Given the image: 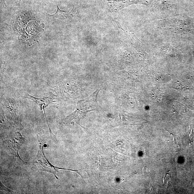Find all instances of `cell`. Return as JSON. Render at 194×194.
Segmentation results:
<instances>
[{
    "label": "cell",
    "mask_w": 194,
    "mask_h": 194,
    "mask_svg": "<svg viewBox=\"0 0 194 194\" xmlns=\"http://www.w3.org/2000/svg\"><path fill=\"white\" fill-rule=\"evenodd\" d=\"M20 2H21V0H20Z\"/></svg>",
    "instance_id": "cell-12"
},
{
    "label": "cell",
    "mask_w": 194,
    "mask_h": 194,
    "mask_svg": "<svg viewBox=\"0 0 194 194\" xmlns=\"http://www.w3.org/2000/svg\"><path fill=\"white\" fill-rule=\"evenodd\" d=\"M26 97L28 99L33 101L38 106L40 107V109L41 110H43V112H44V114L45 116V119L46 122H47L48 126L50 132V134H52V136L54 137L55 136L54 134H53L52 131L51 130L50 128V126L48 122L47 118L45 114V107L48 106L49 104L52 103V102H54L53 99L50 97H35L33 96H32L28 94H26Z\"/></svg>",
    "instance_id": "cell-5"
},
{
    "label": "cell",
    "mask_w": 194,
    "mask_h": 194,
    "mask_svg": "<svg viewBox=\"0 0 194 194\" xmlns=\"http://www.w3.org/2000/svg\"><path fill=\"white\" fill-rule=\"evenodd\" d=\"M25 139L22 137L20 132H17L12 135L9 140L5 141V144L7 148L10 153L21 160H22L19 156L18 150L22 144L24 142Z\"/></svg>",
    "instance_id": "cell-4"
},
{
    "label": "cell",
    "mask_w": 194,
    "mask_h": 194,
    "mask_svg": "<svg viewBox=\"0 0 194 194\" xmlns=\"http://www.w3.org/2000/svg\"><path fill=\"white\" fill-rule=\"evenodd\" d=\"M99 91L98 90L89 97L78 101L76 110L63 121V123L64 124L76 123L83 127L80 124V120L85 118L88 112L95 111L99 108L97 97Z\"/></svg>",
    "instance_id": "cell-1"
},
{
    "label": "cell",
    "mask_w": 194,
    "mask_h": 194,
    "mask_svg": "<svg viewBox=\"0 0 194 194\" xmlns=\"http://www.w3.org/2000/svg\"><path fill=\"white\" fill-rule=\"evenodd\" d=\"M171 176L169 173L165 174L163 178V183L166 185H167L171 180Z\"/></svg>",
    "instance_id": "cell-7"
},
{
    "label": "cell",
    "mask_w": 194,
    "mask_h": 194,
    "mask_svg": "<svg viewBox=\"0 0 194 194\" xmlns=\"http://www.w3.org/2000/svg\"><path fill=\"white\" fill-rule=\"evenodd\" d=\"M57 9L55 13L52 15L48 14L49 16H51L54 18L61 19V20L66 19L69 16H70V12L61 10L59 9L58 6H57Z\"/></svg>",
    "instance_id": "cell-6"
},
{
    "label": "cell",
    "mask_w": 194,
    "mask_h": 194,
    "mask_svg": "<svg viewBox=\"0 0 194 194\" xmlns=\"http://www.w3.org/2000/svg\"><path fill=\"white\" fill-rule=\"evenodd\" d=\"M0 185H1V190H4L6 191L10 192V193H15V192L13 191L10 190V189L8 188L5 186L4 185H3L1 181L0 182Z\"/></svg>",
    "instance_id": "cell-8"
},
{
    "label": "cell",
    "mask_w": 194,
    "mask_h": 194,
    "mask_svg": "<svg viewBox=\"0 0 194 194\" xmlns=\"http://www.w3.org/2000/svg\"><path fill=\"white\" fill-rule=\"evenodd\" d=\"M3 105L6 113L14 122V129L18 131L22 130L24 128L22 124V115L17 102L13 99H4Z\"/></svg>",
    "instance_id": "cell-2"
},
{
    "label": "cell",
    "mask_w": 194,
    "mask_h": 194,
    "mask_svg": "<svg viewBox=\"0 0 194 194\" xmlns=\"http://www.w3.org/2000/svg\"><path fill=\"white\" fill-rule=\"evenodd\" d=\"M38 151L37 159V160L35 162L37 166L38 167L40 170L41 171H47L54 175L56 179H58L56 174L58 172L59 169L68 170V171H74V170L68 169L54 166L53 165L49 162L48 160L45 156L44 150V145L42 142L38 141Z\"/></svg>",
    "instance_id": "cell-3"
},
{
    "label": "cell",
    "mask_w": 194,
    "mask_h": 194,
    "mask_svg": "<svg viewBox=\"0 0 194 194\" xmlns=\"http://www.w3.org/2000/svg\"><path fill=\"white\" fill-rule=\"evenodd\" d=\"M4 2H5V1H4Z\"/></svg>",
    "instance_id": "cell-11"
},
{
    "label": "cell",
    "mask_w": 194,
    "mask_h": 194,
    "mask_svg": "<svg viewBox=\"0 0 194 194\" xmlns=\"http://www.w3.org/2000/svg\"><path fill=\"white\" fill-rule=\"evenodd\" d=\"M144 174H147L149 173V169L148 168L145 167L143 168L142 170Z\"/></svg>",
    "instance_id": "cell-10"
},
{
    "label": "cell",
    "mask_w": 194,
    "mask_h": 194,
    "mask_svg": "<svg viewBox=\"0 0 194 194\" xmlns=\"http://www.w3.org/2000/svg\"><path fill=\"white\" fill-rule=\"evenodd\" d=\"M173 141L176 145L178 146L179 144V137L177 136H174L173 137Z\"/></svg>",
    "instance_id": "cell-9"
}]
</instances>
